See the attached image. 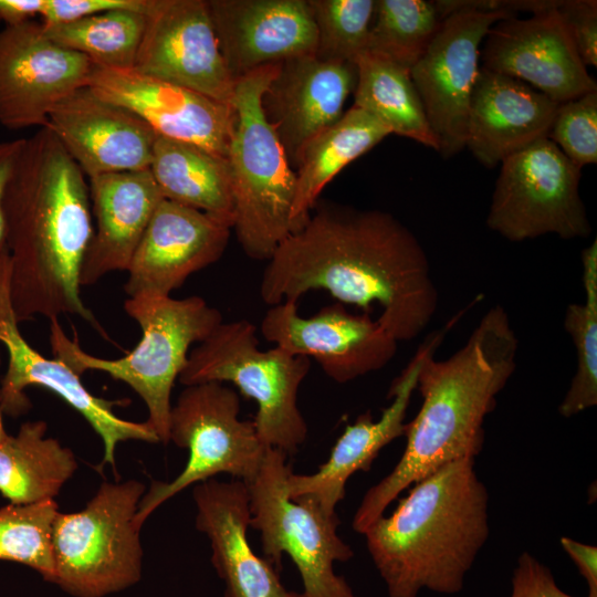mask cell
Here are the masks:
<instances>
[{
	"instance_id": "cell-33",
	"label": "cell",
	"mask_w": 597,
	"mask_h": 597,
	"mask_svg": "<svg viewBox=\"0 0 597 597\" xmlns=\"http://www.w3.org/2000/svg\"><path fill=\"white\" fill-rule=\"evenodd\" d=\"M367 51L407 70L417 63L440 29L433 1L377 0Z\"/></svg>"
},
{
	"instance_id": "cell-26",
	"label": "cell",
	"mask_w": 597,
	"mask_h": 597,
	"mask_svg": "<svg viewBox=\"0 0 597 597\" xmlns=\"http://www.w3.org/2000/svg\"><path fill=\"white\" fill-rule=\"evenodd\" d=\"M95 226L81 271V286L111 272L126 271L164 196L149 169L88 178Z\"/></svg>"
},
{
	"instance_id": "cell-9",
	"label": "cell",
	"mask_w": 597,
	"mask_h": 597,
	"mask_svg": "<svg viewBox=\"0 0 597 597\" xmlns=\"http://www.w3.org/2000/svg\"><path fill=\"white\" fill-rule=\"evenodd\" d=\"M287 454L268 448L250 493V526L260 533L262 552L279 565L283 554L295 564L305 597H357L334 563L346 562L354 552L337 534V514L326 513L311 496L290 499Z\"/></svg>"
},
{
	"instance_id": "cell-5",
	"label": "cell",
	"mask_w": 597,
	"mask_h": 597,
	"mask_svg": "<svg viewBox=\"0 0 597 597\" xmlns=\"http://www.w3.org/2000/svg\"><path fill=\"white\" fill-rule=\"evenodd\" d=\"M124 310L142 329L140 341L125 356L106 359L86 353L57 320L50 321L52 353L78 376L97 370L128 385L147 407L146 421L167 444L175 381L187 364L190 346L205 341L223 322L222 314L197 295L127 297Z\"/></svg>"
},
{
	"instance_id": "cell-37",
	"label": "cell",
	"mask_w": 597,
	"mask_h": 597,
	"mask_svg": "<svg viewBox=\"0 0 597 597\" xmlns=\"http://www.w3.org/2000/svg\"><path fill=\"white\" fill-rule=\"evenodd\" d=\"M556 11L585 66H597V2L564 0Z\"/></svg>"
},
{
	"instance_id": "cell-2",
	"label": "cell",
	"mask_w": 597,
	"mask_h": 597,
	"mask_svg": "<svg viewBox=\"0 0 597 597\" xmlns=\"http://www.w3.org/2000/svg\"><path fill=\"white\" fill-rule=\"evenodd\" d=\"M2 211L18 322L74 315L105 336L80 293L81 265L93 234L88 184L46 127L22 138Z\"/></svg>"
},
{
	"instance_id": "cell-13",
	"label": "cell",
	"mask_w": 597,
	"mask_h": 597,
	"mask_svg": "<svg viewBox=\"0 0 597 597\" xmlns=\"http://www.w3.org/2000/svg\"><path fill=\"white\" fill-rule=\"evenodd\" d=\"M512 17L515 15L472 10L449 14L410 69L442 157H451L465 147L469 104L480 71L479 46L494 23Z\"/></svg>"
},
{
	"instance_id": "cell-36",
	"label": "cell",
	"mask_w": 597,
	"mask_h": 597,
	"mask_svg": "<svg viewBox=\"0 0 597 597\" xmlns=\"http://www.w3.org/2000/svg\"><path fill=\"white\" fill-rule=\"evenodd\" d=\"M547 138L578 168L597 163V90L558 104Z\"/></svg>"
},
{
	"instance_id": "cell-4",
	"label": "cell",
	"mask_w": 597,
	"mask_h": 597,
	"mask_svg": "<svg viewBox=\"0 0 597 597\" xmlns=\"http://www.w3.org/2000/svg\"><path fill=\"white\" fill-rule=\"evenodd\" d=\"M489 533V493L465 458L412 484L363 534L388 596L418 597L460 593Z\"/></svg>"
},
{
	"instance_id": "cell-19",
	"label": "cell",
	"mask_w": 597,
	"mask_h": 597,
	"mask_svg": "<svg viewBox=\"0 0 597 597\" xmlns=\"http://www.w3.org/2000/svg\"><path fill=\"white\" fill-rule=\"evenodd\" d=\"M231 229L206 212L164 198L126 270L125 293L170 296L191 274L222 256Z\"/></svg>"
},
{
	"instance_id": "cell-39",
	"label": "cell",
	"mask_w": 597,
	"mask_h": 597,
	"mask_svg": "<svg viewBox=\"0 0 597 597\" xmlns=\"http://www.w3.org/2000/svg\"><path fill=\"white\" fill-rule=\"evenodd\" d=\"M510 597H574L558 587L551 569L524 552L513 570Z\"/></svg>"
},
{
	"instance_id": "cell-12",
	"label": "cell",
	"mask_w": 597,
	"mask_h": 597,
	"mask_svg": "<svg viewBox=\"0 0 597 597\" xmlns=\"http://www.w3.org/2000/svg\"><path fill=\"white\" fill-rule=\"evenodd\" d=\"M10 296V261L6 248L0 252V344L7 350L8 365L0 381V409L19 417L31 408L25 389L45 388L75 409L98 434L104 453L101 465L115 467L118 443L138 440L149 443L159 438L147 421L135 422L118 417L114 408L127 400H108L93 395L73 369L57 358H48L22 336Z\"/></svg>"
},
{
	"instance_id": "cell-41",
	"label": "cell",
	"mask_w": 597,
	"mask_h": 597,
	"mask_svg": "<svg viewBox=\"0 0 597 597\" xmlns=\"http://www.w3.org/2000/svg\"><path fill=\"white\" fill-rule=\"evenodd\" d=\"M561 545L586 580L587 597H597V547L566 536L561 538Z\"/></svg>"
},
{
	"instance_id": "cell-8",
	"label": "cell",
	"mask_w": 597,
	"mask_h": 597,
	"mask_svg": "<svg viewBox=\"0 0 597 597\" xmlns=\"http://www.w3.org/2000/svg\"><path fill=\"white\" fill-rule=\"evenodd\" d=\"M145 492L137 480L103 482L84 509L59 512L52 584L73 597H106L137 584L143 548L136 513Z\"/></svg>"
},
{
	"instance_id": "cell-29",
	"label": "cell",
	"mask_w": 597,
	"mask_h": 597,
	"mask_svg": "<svg viewBox=\"0 0 597 597\" xmlns=\"http://www.w3.org/2000/svg\"><path fill=\"white\" fill-rule=\"evenodd\" d=\"M390 134L379 119L353 105L338 122L312 139L296 166L291 209L293 231L306 221L324 187Z\"/></svg>"
},
{
	"instance_id": "cell-18",
	"label": "cell",
	"mask_w": 597,
	"mask_h": 597,
	"mask_svg": "<svg viewBox=\"0 0 597 597\" xmlns=\"http://www.w3.org/2000/svg\"><path fill=\"white\" fill-rule=\"evenodd\" d=\"M557 6L527 19L512 17L494 23L484 38L482 67L522 81L562 104L596 91L597 84L580 60Z\"/></svg>"
},
{
	"instance_id": "cell-32",
	"label": "cell",
	"mask_w": 597,
	"mask_h": 597,
	"mask_svg": "<svg viewBox=\"0 0 597 597\" xmlns=\"http://www.w3.org/2000/svg\"><path fill=\"white\" fill-rule=\"evenodd\" d=\"M584 301L568 304L564 328L576 352V371L558 412L569 418L597 405V240L582 251Z\"/></svg>"
},
{
	"instance_id": "cell-30",
	"label": "cell",
	"mask_w": 597,
	"mask_h": 597,
	"mask_svg": "<svg viewBox=\"0 0 597 597\" xmlns=\"http://www.w3.org/2000/svg\"><path fill=\"white\" fill-rule=\"evenodd\" d=\"M354 106L379 119L391 134L438 149L410 71L384 57L364 53L356 61Z\"/></svg>"
},
{
	"instance_id": "cell-16",
	"label": "cell",
	"mask_w": 597,
	"mask_h": 597,
	"mask_svg": "<svg viewBox=\"0 0 597 597\" xmlns=\"http://www.w3.org/2000/svg\"><path fill=\"white\" fill-rule=\"evenodd\" d=\"M94 63L51 40L33 21L0 30V124L45 127L54 106L87 87Z\"/></svg>"
},
{
	"instance_id": "cell-24",
	"label": "cell",
	"mask_w": 597,
	"mask_h": 597,
	"mask_svg": "<svg viewBox=\"0 0 597 597\" xmlns=\"http://www.w3.org/2000/svg\"><path fill=\"white\" fill-rule=\"evenodd\" d=\"M192 496L196 526L210 541L211 563L224 583L223 597H297L249 543L250 493L243 481L212 478L195 484Z\"/></svg>"
},
{
	"instance_id": "cell-7",
	"label": "cell",
	"mask_w": 597,
	"mask_h": 597,
	"mask_svg": "<svg viewBox=\"0 0 597 597\" xmlns=\"http://www.w3.org/2000/svg\"><path fill=\"white\" fill-rule=\"evenodd\" d=\"M256 333L248 320L222 322L189 353L178 380L184 386L231 383L256 402L252 421L261 441L293 454L308 431L297 395L311 359L277 346L262 350Z\"/></svg>"
},
{
	"instance_id": "cell-40",
	"label": "cell",
	"mask_w": 597,
	"mask_h": 597,
	"mask_svg": "<svg viewBox=\"0 0 597 597\" xmlns=\"http://www.w3.org/2000/svg\"><path fill=\"white\" fill-rule=\"evenodd\" d=\"M559 0H438L433 1L438 14L443 20L449 14L462 11L504 12L511 15L520 11H530L533 14L555 8Z\"/></svg>"
},
{
	"instance_id": "cell-6",
	"label": "cell",
	"mask_w": 597,
	"mask_h": 597,
	"mask_svg": "<svg viewBox=\"0 0 597 597\" xmlns=\"http://www.w3.org/2000/svg\"><path fill=\"white\" fill-rule=\"evenodd\" d=\"M279 66L264 65L235 80L231 101L235 125L227 155L234 200L232 229L243 252L263 261L293 231L296 174L262 106Z\"/></svg>"
},
{
	"instance_id": "cell-10",
	"label": "cell",
	"mask_w": 597,
	"mask_h": 597,
	"mask_svg": "<svg viewBox=\"0 0 597 597\" xmlns=\"http://www.w3.org/2000/svg\"><path fill=\"white\" fill-rule=\"evenodd\" d=\"M239 413V395L223 383L185 386L171 406L169 441L188 449V460L172 481L151 482L136 513L139 527L158 506L190 485L219 473L244 483L254 479L269 447L253 421L240 419Z\"/></svg>"
},
{
	"instance_id": "cell-27",
	"label": "cell",
	"mask_w": 597,
	"mask_h": 597,
	"mask_svg": "<svg viewBox=\"0 0 597 597\" xmlns=\"http://www.w3.org/2000/svg\"><path fill=\"white\" fill-rule=\"evenodd\" d=\"M149 170L164 198L206 212L233 228V189L226 157L195 144L158 136Z\"/></svg>"
},
{
	"instance_id": "cell-25",
	"label": "cell",
	"mask_w": 597,
	"mask_h": 597,
	"mask_svg": "<svg viewBox=\"0 0 597 597\" xmlns=\"http://www.w3.org/2000/svg\"><path fill=\"white\" fill-rule=\"evenodd\" d=\"M558 104L504 74L480 67L471 94L465 147L485 167L548 136Z\"/></svg>"
},
{
	"instance_id": "cell-42",
	"label": "cell",
	"mask_w": 597,
	"mask_h": 597,
	"mask_svg": "<svg viewBox=\"0 0 597 597\" xmlns=\"http://www.w3.org/2000/svg\"><path fill=\"white\" fill-rule=\"evenodd\" d=\"M45 0H0V21L4 27L20 25L42 14Z\"/></svg>"
},
{
	"instance_id": "cell-22",
	"label": "cell",
	"mask_w": 597,
	"mask_h": 597,
	"mask_svg": "<svg viewBox=\"0 0 597 597\" xmlns=\"http://www.w3.org/2000/svg\"><path fill=\"white\" fill-rule=\"evenodd\" d=\"M357 82L356 64L302 55L280 63L262 106L286 153L297 166L304 147L344 115Z\"/></svg>"
},
{
	"instance_id": "cell-23",
	"label": "cell",
	"mask_w": 597,
	"mask_h": 597,
	"mask_svg": "<svg viewBox=\"0 0 597 597\" xmlns=\"http://www.w3.org/2000/svg\"><path fill=\"white\" fill-rule=\"evenodd\" d=\"M449 326L450 323L444 329L429 335L401 374L394 379L387 395L391 404L383 410L378 420H374L370 411L359 415L355 422L345 428L327 461L315 473L289 472L286 492L290 499L308 495L326 513H336V505L345 496L347 480L357 471L369 470L380 450L404 436L406 412L417 388L423 358L432 347L442 343Z\"/></svg>"
},
{
	"instance_id": "cell-17",
	"label": "cell",
	"mask_w": 597,
	"mask_h": 597,
	"mask_svg": "<svg viewBox=\"0 0 597 597\" xmlns=\"http://www.w3.org/2000/svg\"><path fill=\"white\" fill-rule=\"evenodd\" d=\"M88 87L101 98L139 116L158 136L195 144L227 158L235 125L231 104L144 75L133 67L94 64Z\"/></svg>"
},
{
	"instance_id": "cell-44",
	"label": "cell",
	"mask_w": 597,
	"mask_h": 597,
	"mask_svg": "<svg viewBox=\"0 0 597 597\" xmlns=\"http://www.w3.org/2000/svg\"><path fill=\"white\" fill-rule=\"evenodd\" d=\"M0 365H1V348H0ZM8 436V432L4 429L2 420V411L0 409V442Z\"/></svg>"
},
{
	"instance_id": "cell-11",
	"label": "cell",
	"mask_w": 597,
	"mask_h": 597,
	"mask_svg": "<svg viewBox=\"0 0 597 597\" xmlns=\"http://www.w3.org/2000/svg\"><path fill=\"white\" fill-rule=\"evenodd\" d=\"M580 168L547 137L501 163L488 227L520 242L544 234L587 238L591 226L579 195Z\"/></svg>"
},
{
	"instance_id": "cell-45",
	"label": "cell",
	"mask_w": 597,
	"mask_h": 597,
	"mask_svg": "<svg viewBox=\"0 0 597 597\" xmlns=\"http://www.w3.org/2000/svg\"><path fill=\"white\" fill-rule=\"evenodd\" d=\"M297 597H305V595L303 593H298Z\"/></svg>"
},
{
	"instance_id": "cell-15",
	"label": "cell",
	"mask_w": 597,
	"mask_h": 597,
	"mask_svg": "<svg viewBox=\"0 0 597 597\" xmlns=\"http://www.w3.org/2000/svg\"><path fill=\"white\" fill-rule=\"evenodd\" d=\"M134 67L231 104L235 80L219 49L207 0H150Z\"/></svg>"
},
{
	"instance_id": "cell-14",
	"label": "cell",
	"mask_w": 597,
	"mask_h": 597,
	"mask_svg": "<svg viewBox=\"0 0 597 597\" xmlns=\"http://www.w3.org/2000/svg\"><path fill=\"white\" fill-rule=\"evenodd\" d=\"M260 332L293 355L314 358L339 384L380 370L398 348V341L377 318L353 314L339 302L311 317L300 315L297 301L281 302L266 311Z\"/></svg>"
},
{
	"instance_id": "cell-28",
	"label": "cell",
	"mask_w": 597,
	"mask_h": 597,
	"mask_svg": "<svg viewBox=\"0 0 597 597\" xmlns=\"http://www.w3.org/2000/svg\"><path fill=\"white\" fill-rule=\"evenodd\" d=\"M46 430L43 420L27 421L0 442V494L11 504L54 500L77 470L73 451Z\"/></svg>"
},
{
	"instance_id": "cell-35",
	"label": "cell",
	"mask_w": 597,
	"mask_h": 597,
	"mask_svg": "<svg viewBox=\"0 0 597 597\" xmlns=\"http://www.w3.org/2000/svg\"><path fill=\"white\" fill-rule=\"evenodd\" d=\"M317 29L316 55L356 64L366 53L374 0H307Z\"/></svg>"
},
{
	"instance_id": "cell-43",
	"label": "cell",
	"mask_w": 597,
	"mask_h": 597,
	"mask_svg": "<svg viewBox=\"0 0 597 597\" xmlns=\"http://www.w3.org/2000/svg\"><path fill=\"white\" fill-rule=\"evenodd\" d=\"M22 138L0 143V252L4 247L6 229L2 211V196L12 164L21 146Z\"/></svg>"
},
{
	"instance_id": "cell-38",
	"label": "cell",
	"mask_w": 597,
	"mask_h": 597,
	"mask_svg": "<svg viewBox=\"0 0 597 597\" xmlns=\"http://www.w3.org/2000/svg\"><path fill=\"white\" fill-rule=\"evenodd\" d=\"M150 0H45L41 14L44 28L69 23L112 10L145 12Z\"/></svg>"
},
{
	"instance_id": "cell-1",
	"label": "cell",
	"mask_w": 597,
	"mask_h": 597,
	"mask_svg": "<svg viewBox=\"0 0 597 597\" xmlns=\"http://www.w3.org/2000/svg\"><path fill=\"white\" fill-rule=\"evenodd\" d=\"M370 314L399 342L428 326L438 291L417 237L391 213L327 203L314 207L266 261L260 296L272 306L310 291Z\"/></svg>"
},
{
	"instance_id": "cell-3",
	"label": "cell",
	"mask_w": 597,
	"mask_h": 597,
	"mask_svg": "<svg viewBox=\"0 0 597 597\" xmlns=\"http://www.w3.org/2000/svg\"><path fill=\"white\" fill-rule=\"evenodd\" d=\"M439 346L427 353L419 370L422 404L406 423L405 451L392 471L364 495L352 523L357 533L384 515L407 488L482 450L485 418L516 368L519 339L510 317L494 305L451 356L436 359Z\"/></svg>"
},
{
	"instance_id": "cell-34",
	"label": "cell",
	"mask_w": 597,
	"mask_h": 597,
	"mask_svg": "<svg viewBox=\"0 0 597 597\" xmlns=\"http://www.w3.org/2000/svg\"><path fill=\"white\" fill-rule=\"evenodd\" d=\"M55 500L34 504H9L0 509V561L14 562L39 573L49 583L54 577L52 525Z\"/></svg>"
},
{
	"instance_id": "cell-31",
	"label": "cell",
	"mask_w": 597,
	"mask_h": 597,
	"mask_svg": "<svg viewBox=\"0 0 597 597\" xmlns=\"http://www.w3.org/2000/svg\"><path fill=\"white\" fill-rule=\"evenodd\" d=\"M145 25V12L122 9L42 28L55 43L85 55L95 65L132 69Z\"/></svg>"
},
{
	"instance_id": "cell-20",
	"label": "cell",
	"mask_w": 597,
	"mask_h": 597,
	"mask_svg": "<svg viewBox=\"0 0 597 597\" xmlns=\"http://www.w3.org/2000/svg\"><path fill=\"white\" fill-rule=\"evenodd\" d=\"M45 127L88 178L149 169L158 137L139 116L88 86L57 103Z\"/></svg>"
},
{
	"instance_id": "cell-21",
	"label": "cell",
	"mask_w": 597,
	"mask_h": 597,
	"mask_svg": "<svg viewBox=\"0 0 597 597\" xmlns=\"http://www.w3.org/2000/svg\"><path fill=\"white\" fill-rule=\"evenodd\" d=\"M224 63L234 80L264 65L316 54L307 0H207Z\"/></svg>"
}]
</instances>
